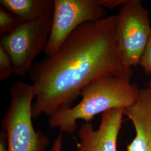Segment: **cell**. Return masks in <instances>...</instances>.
I'll list each match as a JSON object with an SVG mask.
<instances>
[{"label":"cell","instance_id":"cell-11","mask_svg":"<svg viewBox=\"0 0 151 151\" xmlns=\"http://www.w3.org/2000/svg\"><path fill=\"white\" fill-rule=\"evenodd\" d=\"M12 73H14V68L11 58L8 53L0 45V80H5Z\"/></svg>","mask_w":151,"mask_h":151},{"label":"cell","instance_id":"cell-5","mask_svg":"<svg viewBox=\"0 0 151 151\" xmlns=\"http://www.w3.org/2000/svg\"><path fill=\"white\" fill-rule=\"evenodd\" d=\"M118 49L130 67L139 65L151 35L149 12L140 0H125L119 11Z\"/></svg>","mask_w":151,"mask_h":151},{"label":"cell","instance_id":"cell-9","mask_svg":"<svg viewBox=\"0 0 151 151\" xmlns=\"http://www.w3.org/2000/svg\"><path fill=\"white\" fill-rule=\"evenodd\" d=\"M1 6L13 13L22 23L53 14V0H1Z\"/></svg>","mask_w":151,"mask_h":151},{"label":"cell","instance_id":"cell-8","mask_svg":"<svg viewBox=\"0 0 151 151\" xmlns=\"http://www.w3.org/2000/svg\"><path fill=\"white\" fill-rule=\"evenodd\" d=\"M132 122L135 138L127 146V151H151V86L139 90L138 96L131 106L123 110Z\"/></svg>","mask_w":151,"mask_h":151},{"label":"cell","instance_id":"cell-16","mask_svg":"<svg viewBox=\"0 0 151 151\" xmlns=\"http://www.w3.org/2000/svg\"><path fill=\"white\" fill-rule=\"evenodd\" d=\"M148 85H150V86H151V81H149V82L148 83Z\"/></svg>","mask_w":151,"mask_h":151},{"label":"cell","instance_id":"cell-2","mask_svg":"<svg viewBox=\"0 0 151 151\" xmlns=\"http://www.w3.org/2000/svg\"><path fill=\"white\" fill-rule=\"evenodd\" d=\"M139 90L129 80L113 76L99 77L82 88L80 103L50 116L49 125L72 134L77 129L78 120L89 123L97 114L131 106L138 96Z\"/></svg>","mask_w":151,"mask_h":151},{"label":"cell","instance_id":"cell-12","mask_svg":"<svg viewBox=\"0 0 151 151\" xmlns=\"http://www.w3.org/2000/svg\"><path fill=\"white\" fill-rule=\"evenodd\" d=\"M139 65L146 74L151 75V35L143 53Z\"/></svg>","mask_w":151,"mask_h":151},{"label":"cell","instance_id":"cell-15","mask_svg":"<svg viewBox=\"0 0 151 151\" xmlns=\"http://www.w3.org/2000/svg\"><path fill=\"white\" fill-rule=\"evenodd\" d=\"M50 151H62V135L60 133L53 143Z\"/></svg>","mask_w":151,"mask_h":151},{"label":"cell","instance_id":"cell-1","mask_svg":"<svg viewBox=\"0 0 151 151\" xmlns=\"http://www.w3.org/2000/svg\"><path fill=\"white\" fill-rule=\"evenodd\" d=\"M118 15L84 23L55 53L34 62L29 72L36 91L32 119L71 108L82 88L99 77L130 80L132 68L124 64L118 53Z\"/></svg>","mask_w":151,"mask_h":151},{"label":"cell","instance_id":"cell-3","mask_svg":"<svg viewBox=\"0 0 151 151\" xmlns=\"http://www.w3.org/2000/svg\"><path fill=\"white\" fill-rule=\"evenodd\" d=\"M11 100L1 122L8 142V151H44L48 138L38 131L32 123V101L35 87L22 81L15 82L10 88Z\"/></svg>","mask_w":151,"mask_h":151},{"label":"cell","instance_id":"cell-14","mask_svg":"<svg viewBox=\"0 0 151 151\" xmlns=\"http://www.w3.org/2000/svg\"><path fill=\"white\" fill-rule=\"evenodd\" d=\"M8 142L5 132L2 130L0 133V151H8Z\"/></svg>","mask_w":151,"mask_h":151},{"label":"cell","instance_id":"cell-4","mask_svg":"<svg viewBox=\"0 0 151 151\" xmlns=\"http://www.w3.org/2000/svg\"><path fill=\"white\" fill-rule=\"evenodd\" d=\"M53 15V13L32 22L22 23L14 31L1 37L0 45L9 54L16 75H27L35 58L45 50L51 31Z\"/></svg>","mask_w":151,"mask_h":151},{"label":"cell","instance_id":"cell-7","mask_svg":"<svg viewBox=\"0 0 151 151\" xmlns=\"http://www.w3.org/2000/svg\"><path fill=\"white\" fill-rule=\"evenodd\" d=\"M123 109H113L101 114L99 128L90 122L82 124L78 135L80 142L77 151H117L118 137L122 127Z\"/></svg>","mask_w":151,"mask_h":151},{"label":"cell","instance_id":"cell-10","mask_svg":"<svg viewBox=\"0 0 151 151\" xmlns=\"http://www.w3.org/2000/svg\"><path fill=\"white\" fill-rule=\"evenodd\" d=\"M22 22L13 13L4 7H0V35L1 37L9 34L18 27Z\"/></svg>","mask_w":151,"mask_h":151},{"label":"cell","instance_id":"cell-13","mask_svg":"<svg viewBox=\"0 0 151 151\" xmlns=\"http://www.w3.org/2000/svg\"><path fill=\"white\" fill-rule=\"evenodd\" d=\"M99 2L105 8L113 9L119 6H122L125 2V0H99Z\"/></svg>","mask_w":151,"mask_h":151},{"label":"cell","instance_id":"cell-6","mask_svg":"<svg viewBox=\"0 0 151 151\" xmlns=\"http://www.w3.org/2000/svg\"><path fill=\"white\" fill-rule=\"evenodd\" d=\"M99 0H54V11L46 56L57 52L65 40L77 27L87 22L107 17Z\"/></svg>","mask_w":151,"mask_h":151}]
</instances>
